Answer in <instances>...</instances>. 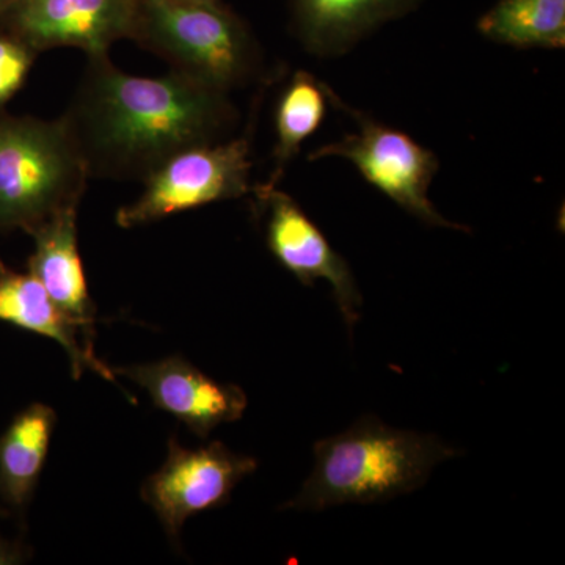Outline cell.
Segmentation results:
<instances>
[{
  "mask_svg": "<svg viewBox=\"0 0 565 565\" xmlns=\"http://www.w3.org/2000/svg\"><path fill=\"white\" fill-rule=\"evenodd\" d=\"M459 455L433 434L396 429L373 415L315 445V467L281 509L321 512L385 503L426 484L435 467Z\"/></svg>",
  "mask_w": 565,
  "mask_h": 565,
  "instance_id": "obj_2",
  "label": "cell"
},
{
  "mask_svg": "<svg viewBox=\"0 0 565 565\" xmlns=\"http://www.w3.org/2000/svg\"><path fill=\"white\" fill-rule=\"evenodd\" d=\"M11 2H13V0H0V14H2L3 11L9 9Z\"/></svg>",
  "mask_w": 565,
  "mask_h": 565,
  "instance_id": "obj_20",
  "label": "cell"
},
{
  "mask_svg": "<svg viewBox=\"0 0 565 565\" xmlns=\"http://www.w3.org/2000/svg\"><path fill=\"white\" fill-rule=\"evenodd\" d=\"M2 516H9V512L2 511V509H0V519H2Z\"/></svg>",
  "mask_w": 565,
  "mask_h": 565,
  "instance_id": "obj_21",
  "label": "cell"
},
{
  "mask_svg": "<svg viewBox=\"0 0 565 565\" xmlns=\"http://www.w3.org/2000/svg\"><path fill=\"white\" fill-rule=\"evenodd\" d=\"M137 11L139 0H13L0 14V29L39 54L77 47L90 57L132 40Z\"/></svg>",
  "mask_w": 565,
  "mask_h": 565,
  "instance_id": "obj_8",
  "label": "cell"
},
{
  "mask_svg": "<svg viewBox=\"0 0 565 565\" xmlns=\"http://www.w3.org/2000/svg\"><path fill=\"white\" fill-rule=\"evenodd\" d=\"M70 204L52 215L31 236L35 248L28 259L29 273L50 294L52 302L77 330L88 352H95L96 307L88 291L77 241V211Z\"/></svg>",
  "mask_w": 565,
  "mask_h": 565,
  "instance_id": "obj_11",
  "label": "cell"
},
{
  "mask_svg": "<svg viewBox=\"0 0 565 565\" xmlns=\"http://www.w3.org/2000/svg\"><path fill=\"white\" fill-rule=\"evenodd\" d=\"M132 40L172 71L225 93L255 79L262 66L250 31L222 3L139 0Z\"/></svg>",
  "mask_w": 565,
  "mask_h": 565,
  "instance_id": "obj_4",
  "label": "cell"
},
{
  "mask_svg": "<svg viewBox=\"0 0 565 565\" xmlns=\"http://www.w3.org/2000/svg\"><path fill=\"white\" fill-rule=\"evenodd\" d=\"M478 31L519 50H563L565 0H498L478 21Z\"/></svg>",
  "mask_w": 565,
  "mask_h": 565,
  "instance_id": "obj_15",
  "label": "cell"
},
{
  "mask_svg": "<svg viewBox=\"0 0 565 565\" xmlns=\"http://www.w3.org/2000/svg\"><path fill=\"white\" fill-rule=\"evenodd\" d=\"M114 373L141 386L159 411L172 415L200 438L210 437L222 424L243 418L248 404L241 386L214 381L182 356L117 367Z\"/></svg>",
  "mask_w": 565,
  "mask_h": 565,
  "instance_id": "obj_10",
  "label": "cell"
},
{
  "mask_svg": "<svg viewBox=\"0 0 565 565\" xmlns=\"http://www.w3.org/2000/svg\"><path fill=\"white\" fill-rule=\"evenodd\" d=\"M24 559V546L7 541L0 535V565L21 564Z\"/></svg>",
  "mask_w": 565,
  "mask_h": 565,
  "instance_id": "obj_18",
  "label": "cell"
},
{
  "mask_svg": "<svg viewBox=\"0 0 565 565\" xmlns=\"http://www.w3.org/2000/svg\"><path fill=\"white\" fill-rule=\"evenodd\" d=\"M250 137L185 148L143 181L136 202L117 212L121 228L162 221L178 212L244 196L250 192Z\"/></svg>",
  "mask_w": 565,
  "mask_h": 565,
  "instance_id": "obj_5",
  "label": "cell"
},
{
  "mask_svg": "<svg viewBox=\"0 0 565 565\" xmlns=\"http://www.w3.org/2000/svg\"><path fill=\"white\" fill-rule=\"evenodd\" d=\"M256 468L255 457L237 455L221 441L188 449L172 437L166 462L141 486V500L169 537L177 539L191 516L228 503L233 490Z\"/></svg>",
  "mask_w": 565,
  "mask_h": 565,
  "instance_id": "obj_7",
  "label": "cell"
},
{
  "mask_svg": "<svg viewBox=\"0 0 565 565\" xmlns=\"http://www.w3.org/2000/svg\"><path fill=\"white\" fill-rule=\"evenodd\" d=\"M88 177L141 181L185 148L226 140L237 121L228 93L170 70L134 76L90 55L62 115Z\"/></svg>",
  "mask_w": 565,
  "mask_h": 565,
  "instance_id": "obj_1",
  "label": "cell"
},
{
  "mask_svg": "<svg viewBox=\"0 0 565 565\" xmlns=\"http://www.w3.org/2000/svg\"><path fill=\"white\" fill-rule=\"evenodd\" d=\"M87 167L63 118L0 111V233L31 234L70 204H81Z\"/></svg>",
  "mask_w": 565,
  "mask_h": 565,
  "instance_id": "obj_3",
  "label": "cell"
},
{
  "mask_svg": "<svg viewBox=\"0 0 565 565\" xmlns=\"http://www.w3.org/2000/svg\"><path fill=\"white\" fill-rule=\"evenodd\" d=\"M258 202L267 212L266 243L274 258L305 286L326 280L348 323L349 332L360 321L363 297L345 262L296 200L277 188H256Z\"/></svg>",
  "mask_w": 565,
  "mask_h": 565,
  "instance_id": "obj_9",
  "label": "cell"
},
{
  "mask_svg": "<svg viewBox=\"0 0 565 565\" xmlns=\"http://www.w3.org/2000/svg\"><path fill=\"white\" fill-rule=\"evenodd\" d=\"M327 85L307 71H297L286 85L275 109L274 170L263 189L277 188L288 163L299 154L308 137L326 117Z\"/></svg>",
  "mask_w": 565,
  "mask_h": 565,
  "instance_id": "obj_16",
  "label": "cell"
},
{
  "mask_svg": "<svg viewBox=\"0 0 565 565\" xmlns=\"http://www.w3.org/2000/svg\"><path fill=\"white\" fill-rule=\"evenodd\" d=\"M39 52L9 32L0 31V110L28 81Z\"/></svg>",
  "mask_w": 565,
  "mask_h": 565,
  "instance_id": "obj_17",
  "label": "cell"
},
{
  "mask_svg": "<svg viewBox=\"0 0 565 565\" xmlns=\"http://www.w3.org/2000/svg\"><path fill=\"white\" fill-rule=\"evenodd\" d=\"M57 414L35 403L14 416L0 435V498L14 511H25L46 465Z\"/></svg>",
  "mask_w": 565,
  "mask_h": 565,
  "instance_id": "obj_14",
  "label": "cell"
},
{
  "mask_svg": "<svg viewBox=\"0 0 565 565\" xmlns=\"http://www.w3.org/2000/svg\"><path fill=\"white\" fill-rule=\"evenodd\" d=\"M327 92L332 102L351 114L359 131L349 134L334 143L323 145L311 152L310 161L343 158L352 162L371 185L419 221L441 228L468 232V228L449 222L435 210L427 195L438 170V159L433 151L416 143L407 134L381 125L362 111L345 106L329 87Z\"/></svg>",
  "mask_w": 565,
  "mask_h": 565,
  "instance_id": "obj_6",
  "label": "cell"
},
{
  "mask_svg": "<svg viewBox=\"0 0 565 565\" xmlns=\"http://www.w3.org/2000/svg\"><path fill=\"white\" fill-rule=\"evenodd\" d=\"M182 2L207 3V6H221V0H182Z\"/></svg>",
  "mask_w": 565,
  "mask_h": 565,
  "instance_id": "obj_19",
  "label": "cell"
},
{
  "mask_svg": "<svg viewBox=\"0 0 565 565\" xmlns=\"http://www.w3.org/2000/svg\"><path fill=\"white\" fill-rule=\"evenodd\" d=\"M0 322L50 338L68 355L71 374L79 381L85 370L118 385L114 370L93 355L79 333L52 302L50 294L31 273H18L0 258ZM120 386V385H118ZM121 388V386H120ZM122 390V388H121Z\"/></svg>",
  "mask_w": 565,
  "mask_h": 565,
  "instance_id": "obj_12",
  "label": "cell"
},
{
  "mask_svg": "<svg viewBox=\"0 0 565 565\" xmlns=\"http://www.w3.org/2000/svg\"><path fill=\"white\" fill-rule=\"evenodd\" d=\"M422 0H294V29L311 54L334 57Z\"/></svg>",
  "mask_w": 565,
  "mask_h": 565,
  "instance_id": "obj_13",
  "label": "cell"
}]
</instances>
